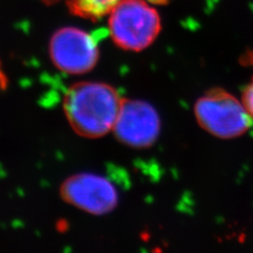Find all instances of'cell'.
Segmentation results:
<instances>
[{"instance_id": "6da1fadb", "label": "cell", "mask_w": 253, "mask_h": 253, "mask_svg": "<svg viewBox=\"0 0 253 253\" xmlns=\"http://www.w3.org/2000/svg\"><path fill=\"white\" fill-rule=\"evenodd\" d=\"M122 104L120 93L113 86L83 82L70 86L62 107L75 133L86 138H98L113 130Z\"/></svg>"}, {"instance_id": "8992f818", "label": "cell", "mask_w": 253, "mask_h": 253, "mask_svg": "<svg viewBox=\"0 0 253 253\" xmlns=\"http://www.w3.org/2000/svg\"><path fill=\"white\" fill-rule=\"evenodd\" d=\"M122 144L132 148L152 146L160 136L161 120L156 110L142 100H123L113 130Z\"/></svg>"}, {"instance_id": "9c48e42d", "label": "cell", "mask_w": 253, "mask_h": 253, "mask_svg": "<svg viewBox=\"0 0 253 253\" xmlns=\"http://www.w3.org/2000/svg\"><path fill=\"white\" fill-rule=\"evenodd\" d=\"M7 84H9V82H7L6 74L4 73V71L2 69L1 62H0V89H5L7 86Z\"/></svg>"}, {"instance_id": "52a82bcc", "label": "cell", "mask_w": 253, "mask_h": 253, "mask_svg": "<svg viewBox=\"0 0 253 253\" xmlns=\"http://www.w3.org/2000/svg\"><path fill=\"white\" fill-rule=\"evenodd\" d=\"M52 2L54 0H44ZM121 0H67L69 11L78 17L98 20L114 9Z\"/></svg>"}, {"instance_id": "30bf717a", "label": "cell", "mask_w": 253, "mask_h": 253, "mask_svg": "<svg viewBox=\"0 0 253 253\" xmlns=\"http://www.w3.org/2000/svg\"><path fill=\"white\" fill-rule=\"evenodd\" d=\"M150 3H154V4H165L167 3L169 0H147Z\"/></svg>"}, {"instance_id": "3957f363", "label": "cell", "mask_w": 253, "mask_h": 253, "mask_svg": "<svg viewBox=\"0 0 253 253\" xmlns=\"http://www.w3.org/2000/svg\"><path fill=\"white\" fill-rule=\"evenodd\" d=\"M194 114L205 131L219 138L239 137L251 125V117L243 102L221 89L211 90L197 100Z\"/></svg>"}, {"instance_id": "7a4b0ae2", "label": "cell", "mask_w": 253, "mask_h": 253, "mask_svg": "<svg viewBox=\"0 0 253 253\" xmlns=\"http://www.w3.org/2000/svg\"><path fill=\"white\" fill-rule=\"evenodd\" d=\"M109 15L110 35L126 51L147 49L162 29L160 14L147 0H121Z\"/></svg>"}, {"instance_id": "277c9868", "label": "cell", "mask_w": 253, "mask_h": 253, "mask_svg": "<svg viewBox=\"0 0 253 253\" xmlns=\"http://www.w3.org/2000/svg\"><path fill=\"white\" fill-rule=\"evenodd\" d=\"M49 52L53 65L71 75L90 72L99 59L95 36L74 27H63L55 32L51 37Z\"/></svg>"}, {"instance_id": "5b68a950", "label": "cell", "mask_w": 253, "mask_h": 253, "mask_svg": "<svg viewBox=\"0 0 253 253\" xmlns=\"http://www.w3.org/2000/svg\"><path fill=\"white\" fill-rule=\"evenodd\" d=\"M59 194L67 204L94 215L107 214L118 203L114 185L108 178L92 173L68 177L60 186Z\"/></svg>"}, {"instance_id": "ba28073f", "label": "cell", "mask_w": 253, "mask_h": 253, "mask_svg": "<svg viewBox=\"0 0 253 253\" xmlns=\"http://www.w3.org/2000/svg\"><path fill=\"white\" fill-rule=\"evenodd\" d=\"M242 102L251 117V120H253V78L251 83L244 90Z\"/></svg>"}]
</instances>
